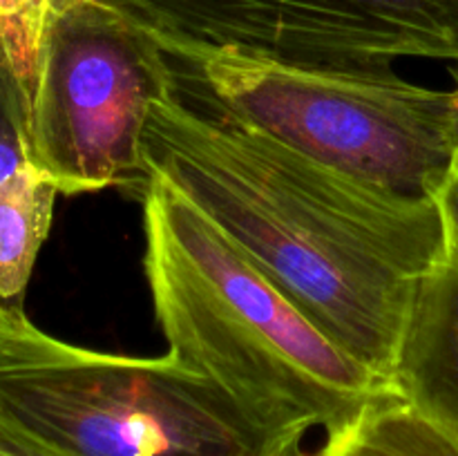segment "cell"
<instances>
[{
    "label": "cell",
    "mask_w": 458,
    "mask_h": 456,
    "mask_svg": "<svg viewBox=\"0 0 458 456\" xmlns=\"http://www.w3.org/2000/svg\"><path fill=\"white\" fill-rule=\"evenodd\" d=\"M143 161L329 338L394 383L420 286L454 246L441 195L407 197L349 177L182 101L170 85L150 110Z\"/></svg>",
    "instance_id": "obj_1"
},
{
    "label": "cell",
    "mask_w": 458,
    "mask_h": 456,
    "mask_svg": "<svg viewBox=\"0 0 458 456\" xmlns=\"http://www.w3.org/2000/svg\"><path fill=\"white\" fill-rule=\"evenodd\" d=\"M143 199L146 271L168 353L282 427L334 429L396 384L344 351L168 179Z\"/></svg>",
    "instance_id": "obj_2"
},
{
    "label": "cell",
    "mask_w": 458,
    "mask_h": 456,
    "mask_svg": "<svg viewBox=\"0 0 458 456\" xmlns=\"http://www.w3.org/2000/svg\"><path fill=\"white\" fill-rule=\"evenodd\" d=\"M0 414L65 456H311L282 427L174 356L58 340L0 304Z\"/></svg>",
    "instance_id": "obj_3"
},
{
    "label": "cell",
    "mask_w": 458,
    "mask_h": 456,
    "mask_svg": "<svg viewBox=\"0 0 458 456\" xmlns=\"http://www.w3.org/2000/svg\"><path fill=\"white\" fill-rule=\"evenodd\" d=\"M159 47L182 101L349 177L398 195L438 197L454 173L456 89L416 85L396 70H311L235 49Z\"/></svg>",
    "instance_id": "obj_4"
},
{
    "label": "cell",
    "mask_w": 458,
    "mask_h": 456,
    "mask_svg": "<svg viewBox=\"0 0 458 456\" xmlns=\"http://www.w3.org/2000/svg\"><path fill=\"white\" fill-rule=\"evenodd\" d=\"M170 85L155 36L106 0H72L54 16L30 101V164L58 195L137 188L150 173L143 132Z\"/></svg>",
    "instance_id": "obj_5"
},
{
    "label": "cell",
    "mask_w": 458,
    "mask_h": 456,
    "mask_svg": "<svg viewBox=\"0 0 458 456\" xmlns=\"http://www.w3.org/2000/svg\"><path fill=\"white\" fill-rule=\"evenodd\" d=\"M159 45L235 49L295 67H458V0H106Z\"/></svg>",
    "instance_id": "obj_6"
},
{
    "label": "cell",
    "mask_w": 458,
    "mask_h": 456,
    "mask_svg": "<svg viewBox=\"0 0 458 456\" xmlns=\"http://www.w3.org/2000/svg\"><path fill=\"white\" fill-rule=\"evenodd\" d=\"M394 383L458 445L456 241L445 262L420 286Z\"/></svg>",
    "instance_id": "obj_7"
},
{
    "label": "cell",
    "mask_w": 458,
    "mask_h": 456,
    "mask_svg": "<svg viewBox=\"0 0 458 456\" xmlns=\"http://www.w3.org/2000/svg\"><path fill=\"white\" fill-rule=\"evenodd\" d=\"M311 456H458V445L396 389L327 429Z\"/></svg>",
    "instance_id": "obj_8"
},
{
    "label": "cell",
    "mask_w": 458,
    "mask_h": 456,
    "mask_svg": "<svg viewBox=\"0 0 458 456\" xmlns=\"http://www.w3.org/2000/svg\"><path fill=\"white\" fill-rule=\"evenodd\" d=\"M56 197V186L31 164L0 183V304L21 302L52 226Z\"/></svg>",
    "instance_id": "obj_9"
},
{
    "label": "cell",
    "mask_w": 458,
    "mask_h": 456,
    "mask_svg": "<svg viewBox=\"0 0 458 456\" xmlns=\"http://www.w3.org/2000/svg\"><path fill=\"white\" fill-rule=\"evenodd\" d=\"M72 0H0V43L30 110L40 49L54 16ZM30 116V114H27Z\"/></svg>",
    "instance_id": "obj_10"
},
{
    "label": "cell",
    "mask_w": 458,
    "mask_h": 456,
    "mask_svg": "<svg viewBox=\"0 0 458 456\" xmlns=\"http://www.w3.org/2000/svg\"><path fill=\"white\" fill-rule=\"evenodd\" d=\"M27 101L0 43V183L30 164Z\"/></svg>",
    "instance_id": "obj_11"
},
{
    "label": "cell",
    "mask_w": 458,
    "mask_h": 456,
    "mask_svg": "<svg viewBox=\"0 0 458 456\" xmlns=\"http://www.w3.org/2000/svg\"><path fill=\"white\" fill-rule=\"evenodd\" d=\"M0 456H65L0 414Z\"/></svg>",
    "instance_id": "obj_12"
},
{
    "label": "cell",
    "mask_w": 458,
    "mask_h": 456,
    "mask_svg": "<svg viewBox=\"0 0 458 456\" xmlns=\"http://www.w3.org/2000/svg\"><path fill=\"white\" fill-rule=\"evenodd\" d=\"M441 201H443V206H445L447 219H450L452 237H454V241L458 246V168H454L450 182H447V186L443 188Z\"/></svg>",
    "instance_id": "obj_13"
},
{
    "label": "cell",
    "mask_w": 458,
    "mask_h": 456,
    "mask_svg": "<svg viewBox=\"0 0 458 456\" xmlns=\"http://www.w3.org/2000/svg\"><path fill=\"white\" fill-rule=\"evenodd\" d=\"M454 80H456V101H458V67L454 70ZM456 168H458V156H456Z\"/></svg>",
    "instance_id": "obj_14"
}]
</instances>
